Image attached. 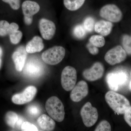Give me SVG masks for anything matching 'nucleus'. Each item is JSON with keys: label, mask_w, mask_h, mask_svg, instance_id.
<instances>
[{"label": "nucleus", "mask_w": 131, "mask_h": 131, "mask_svg": "<svg viewBox=\"0 0 131 131\" xmlns=\"http://www.w3.org/2000/svg\"><path fill=\"white\" fill-rule=\"evenodd\" d=\"M87 49L90 53L93 55H96L99 53V50L98 47L93 45L90 43H89L87 45Z\"/></svg>", "instance_id": "nucleus-32"}, {"label": "nucleus", "mask_w": 131, "mask_h": 131, "mask_svg": "<svg viewBox=\"0 0 131 131\" xmlns=\"http://www.w3.org/2000/svg\"><path fill=\"white\" fill-rule=\"evenodd\" d=\"M3 55V50L1 47H0V69L1 67L2 63V57Z\"/></svg>", "instance_id": "nucleus-33"}, {"label": "nucleus", "mask_w": 131, "mask_h": 131, "mask_svg": "<svg viewBox=\"0 0 131 131\" xmlns=\"http://www.w3.org/2000/svg\"><path fill=\"white\" fill-rule=\"evenodd\" d=\"M19 28L18 24L15 23L9 24L6 20L0 21V36L5 37L14 31L17 30Z\"/></svg>", "instance_id": "nucleus-19"}, {"label": "nucleus", "mask_w": 131, "mask_h": 131, "mask_svg": "<svg viewBox=\"0 0 131 131\" xmlns=\"http://www.w3.org/2000/svg\"><path fill=\"white\" fill-rule=\"evenodd\" d=\"M38 124L42 130L44 131H52L56 126V123L53 119L47 115L43 114L39 117Z\"/></svg>", "instance_id": "nucleus-18"}, {"label": "nucleus", "mask_w": 131, "mask_h": 131, "mask_svg": "<svg viewBox=\"0 0 131 131\" xmlns=\"http://www.w3.org/2000/svg\"><path fill=\"white\" fill-rule=\"evenodd\" d=\"M74 36L78 39H82L85 37L87 32L83 25H77L75 26L73 29Z\"/></svg>", "instance_id": "nucleus-24"}, {"label": "nucleus", "mask_w": 131, "mask_h": 131, "mask_svg": "<svg viewBox=\"0 0 131 131\" xmlns=\"http://www.w3.org/2000/svg\"><path fill=\"white\" fill-rule=\"evenodd\" d=\"M22 36L23 34L21 31L18 30L14 31L9 35L10 41L13 44H17L20 42Z\"/></svg>", "instance_id": "nucleus-26"}, {"label": "nucleus", "mask_w": 131, "mask_h": 131, "mask_svg": "<svg viewBox=\"0 0 131 131\" xmlns=\"http://www.w3.org/2000/svg\"><path fill=\"white\" fill-rule=\"evenodd\" d=\"M19 118L18 115L12 111L8 112L5 115V122L8 125L12 128H14L16 126Z\"/></svg>", "instance_id": "nucleus-21"}, {"label": "nucleus", "mask_w": 131, "mask_h": 131, "mask_svg": "<svg viewBox=\"0 0 131 131\" xmlns=\"http://www.w3.org/2000/svg\"><path fill=\"white\" fill-rule=\"evenodd\" d=\"M27 112L29 115L34 117H37L41 113L40 108L35 105H31L28 106Z\"/></svg>", "instance_id": "nucleus-28"}, {"label": "nucleus", "mask_w": 131, "mask_h": 131, "mask_svg": "<svg viewBox=\"0 0 131 131\" xmlns=\"http://www.w3.org/2000/svg\"><path fill=\"white\" fill-rule=\"evenodd\" d=\"M77 80V73L74 68L67 66L63 69L61 76L62 87L65 91H70L75 86Z\"/></svg>", "instance_id": "nucleus-5"}, {"label": "nucleus", "mask_w": 131, "mask_h": 131, "mask_svg": "<svg viewBox=\"0 0 131 131\" xmlns=\"http://www.w3.org/2000/svg\"><path fill=\"white\" fill-rule=\"evenodd\" d=\"M104 71L105 68L103 64L100 62H96L91 68L83 71L82 75L84 79L87 81H95L102 78Z\"/></svg>", "instance_id": "nucleus-11"}, {"label": "nucleus", "mask_w": 131, "mask_h": 131, "mask_svg": "<svg viewBox=\"0 0 131 131\" xmlns=\"http://www.w3.org/2000/svg\"><path fill=\"white\" fill-rule=\"evenodd\" d=\"M89 40L90 43L98 48L103 47L105 44V38L101 35H92Z\"/></svg>", "instance_id": "nucleus-22"}, {"label": "nucleus", "mask_w": 131, "mask_h": 131, "mask_svg": "<svg viewBox=\"0 0 131 131\" xmlns=\"http://www.w3.org/2000/svg\"><path fill=\"white\" fill-rule=\"evenodd\" d=\"M127 56V54L123 47L118 45L107 51L104 58L108 63L111 65H114L125 61Z\"/></svg>", "instance_id": "nucleus-8"}, {"label": "nucleus", "mask_w": 131, "mask_h": 131, "mask_svg": "<svg viewBox=\"0 0 131 131\" xmlns=\"http://www.w3.org/2000/svg\"><path fill=\"white\" fill-rule=\"evenodd\" d=\"M111 126L110 123L106 120H103L98 124L95 131H111Z\"/></svg>", "instance_id": "nucleus-27"}, {"label": "nucleus", "mask_w": 131, "mask_h": 131, "mask_svg": "<svg viewBox=\"0 0 131 131\" xmlns=\"http://www.w3.org/2000/svg\"><path fill=\"white\" fill-rule=\"evenodd\" d=\"M124 118L125 122L131 127V106L124 114Z\"/></svg>", "instance_id": "nucleus-31"}, {"label": "nucleus", "mask_w": 131, "mask_h": 131, "mask_svg": "<svg viewBox=\"0 0 131 131\" xmlns=\"http://www.w3.org/2000/svg\"><path fill=\"white\" fill-rule=\"evenodd\" d=\"M112 22L107 20H100L95 23L94 30L103 37L110 34L113 27Z\"/></svg>", "instance_id": "nucleus-17"}, {"label": "nucleus", "mask_w": 131, "mask_h": 131, "mask_svg": "<svg viewBox=\"0 0 131 131\" xmlns=\"http://www.w3.org/2000/svg\"><path fill=\"white\" fill-rule=\"evenodd\" d=\"M24 73L30 77H39L44 71L43 66L39 60L35 58L28 59L24 67Z\"/></svg>", "instance_id": "nucleus-9"}, {"label": "nucleus", "mask_w": 131, "mask_h": 131, "mask_svg": "<svg viewBox=\"0 0 131 131\" xmlns=\"http://www.w3.org/2000/svg\"><path fill=\"white\" fill-rule=\"evenodd\" d=\"M2 1L8 3L12 9L14 10L19 9L20 7L21 0H2Z\"/></svg>", "instance_id": "nucleus-30"}, {"label": "nucleus", "mask_w": 131, "mask_h": 131, "mask_svg": "<svg viewBox=\"0 0 131 131\" xmlns=\"http://www.w3.org/2000/svg\"><path fill=\"white\" fill-rule=\"evenodd\" d=\"M126 73L123 71L108 73L106 77V81L111 90L117 91L125 85L127 81Z\"/></svg>", "instance_id": "nucleus-7"}, {"label": "nucleus", "mask_w": 131, "mask_h": 131, "mask_svg": "<svg viewBox=\"0 0 131 131\" xmlns=\"http://www.w3.org/2000/svg\"><path fill=\"white\" fill-rule=\"evenodd\" d=\"M85 0H63L64 6L70 11H75L80 9L84 4Z\"/></svg>", "instance_id": "nucleus-20"}, {"label": "nucleus", "mask_w": 131, "mask_h": 131, "mask_svg": "<svg viewBox=\"0 0 131 131\" xmlns=\"http://www.w3.org/2000/svg\"><path fill=\"white\" fill-rule=\"evenodd\" d=\"M44 45L40 37L36 36L28 42L26 47L27 52L30 54L39 52L43 49Z\"/></svg>", "instance_id": "nucleus-16"}, {"label": "nucleus", "mask_w": 131, "mask_h": 131, "mask_svg": "<svg viewBox=\"0 0 131 131\" xmlns=\"http://www.w3.org/2000/svg\"><path fill=\"white\" fill-rule=\"evenodd\" d=\"M105 99L110 107L118 114H124L130 106L129 100L116 91H108L105 95Z\"/></svg>", "instance_id": "nucleus-1"}, {"label": "nucleus", "mask_w": 131, "mask_h": 131, "mask_svg": "<svg viewBox=\"0 0 131 131\" xmlns=\"http://www.w3.org/2000/svg\"><path fill=\"white\" fill-rule=\"evenodd\" d=\"M37 93V89L34 86H29L26 88L24 91L20 93L14 95L12 98V101L14 104L23 105L31 101Z\"/></svg>", "instance_id": "nucleus-12"}, {"label": "nucleus", "mask_w": 131, "mask_h": 131, "mask_svg": "<svg viewBox=\"0 0 131 131\" xmlns=\"http://www.w3.org/2000/svg\"><path fill=\"white\" fill-rule=\"evenodd\" d=\"M39 5L35 2L26 1L22 4V10L24 15V21L26 25H30L32 23L33 16L40 10Z\"/></svg>", "instance_id": "nucleus-10"}, {"label": "nucleus", "mask_w": 131, "mask_h": 131, "mask_svg": "<svg viewBox=\"0 0 131 131\" xmlns=\"http://www.w3.org/2000/svg\"><path fill=\"white\" fill-rule=\"evenodd\" d=\"M39 30L42 38L46 40L51 39L56 31V25L53 21L42 18L39 21Z\"/></svg>", "instance_id": "nucleus-14"}, {"label": "nucleus", "mask_w": 131, "mask_h": 131, "mask_svg": "<svg viewBox=\"0 0 131 131\" xmlns=\"http://www.w3.org/2000/svg\"><path fill=\"white\" fill-rule=\"evenodd\" d=\"M88 93L89 87L87 83L84 81H80L71 90L70 99L74 102H79L86 97Z\"/></svg>", "instance_id": "nucleus-13"}, {"label": "nucleus", "mask_w": 131, "mask_h": 131, "mask_svg": "<svg viewBox=\"0 0 131 131\" xmlns=\"http://www.w3.org/2000/svg\"><path fill=\"white\" fill-rule=\"evenodd\" d=\"M122 47L127 54L131 56V35L124 34L121 39Z\"/></svg>", "instance_id": "nucleus-23"}, {"label": "nucleus", "mask_w": 131, "mask_h": 131, "mask_svg": "<svg viewBox=\"0 0 131 131\" xmlns=\"http://www.w3.org/2000/svg\"><path fill=\"white\" fill-rule=\"evenodd\" d=\"M27 52L26 48L24 46H20L12 55V59L15 68L19 72L21 71L24 69L26 59Z\"/></svg>", "instance_id": "nucleus-15"}, {"label": "nucleus", "mask_w": 131, "mask_h": 131, "mask_svg": "<svg viewBox=\"0 0 131 131\" xmlns=\"http://www.w3.org/2000/svg\"><path fill=\"white\" fill-rule=\"evenodd\" d=\"M21 130L24 131H37L38 130L35 125L28 122H23L21 126Z\"/></svg>", "instance_id": "nucleus-29"}, {"label": "nucleus", "mask_w": 131, "mask_h": 131, "mask_svg": "<svg viewBox=\"0 0 131 131\" xmlns=\"http://www.w3.org/2000/svg\"><path fill=\"white\" fill-rule=\"evenodd\" d=\"M129 89L130 91H131V80L130 81V84L129 85Z\"/></svg>", "instance_id": "nucleus-34"}, {"label": "nucleus", "mask_w": 131, "mask_h": 131, "mask_svg": "<svg viewBox=\"0 0 131 131\" xmlns=\"http://www.w3.org/2000/svg\"><path fill=\"white\" fill-rule=\"evenodd\" d=\"M100 16L106 20L113 23H118L123 18L122 11L114 4H107L102 7L100 11Z\"/></svg>", "instance_id": "nucleus-4"}, {"label": "nucleus", "mask_w": 131, "mask_h": 131, "mask_svg": "<svg viewBox=\"0 0 131 131\" xmlns=\"http://www.w3.org/2000/svg\"><path fill=\"white\" fill-rule=\"evenodd\" d=\"M95 21L91 16H88L84 19L83 22V27L87 32H91L94 30Z\"/></svg>", "instance_id": "nucleus-25"}, {"label": "nucleus", "mask_w": 131, "mask_h": 131, "mask_svg": "<svg viewBox=\"0 0 131 131\" xmlns=\"http://www.w3.org/2000/svg\"><path fill=\"white\" fill-rule=\"evenodd\" d=\"M66 51L64 47L55 46L46 50L42 53V58L46 63L54 65L61 62L65 56Z\"/></svg>", "instance_id": "nucleus-3"}, {"label": "nucleus", "mask_w": 131, "mask_h": 131, "mask_svg": "<svg viewBox=\"0 0 131 131\" xmlns=\"http://www.w3.org/2000/svg\"><path fill=\"white\" fill-rule=\"evenodd\" d=\"M80 114L83 124L87 127L93 126L98 120V113L97 109L93 107L90 102H87L82 107Z\"/></svg>", "instance_id": "nucleus-6"}, {"label": "nucleus", "mask_w": 131, "mask_h": 131, "mask_svg": "<svg viewBox=\"0 0 131 131\" xmlns=\"http://www.w3.org/2000/svg\"><path fill=\"white\" fill-rule=\"evenodd\" d=\"M45 108L49 116L54 120L61 122L64 119V107L61 100L57 96L49 98L46 101Z\"/></svg>", "instance_id": "nucleus-2"}]
</instances>
